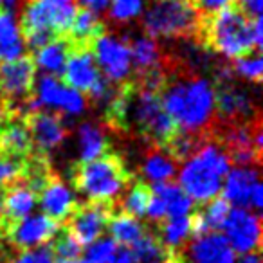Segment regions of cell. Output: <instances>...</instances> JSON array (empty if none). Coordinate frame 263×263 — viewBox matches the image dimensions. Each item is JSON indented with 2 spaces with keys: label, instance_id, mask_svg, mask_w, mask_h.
Wrapping results in <instances>:
<instances>
[{
  "label": "cell",
  "instance_id": "obj_1",
  "mask_svg": "<svg viewBox=\"0 0 263 263\" xmlns=\"http://www.w3.org/2000/svg\"><path fill=\"white\" fill-rule=\"evenodd\" d=\"M261 18H247L236 6L211 15L198 16L193 42L204 51H213L227 58H243L261 51Z\"/></svg>",
  "mask_w": 263,
  "mask_h": 263
},
{
  "label": "cell",
  "instance_id": "obj_2",
  "mask_svg": "<svg viewBox=\"0 0 263 263\" xmlns=\"http://www.w3.org/2000/svg\"><path fill=\"white\" fill-rule=\"evenodd\" d=\"M20 34L31 51H40L65 36L76 15L78 0H16Z\"/></svg>",
  "mask_w": 263,
  "mask_h": 263
},
{
  "label": "cell",
  "instance_id": "obj_3",
  "mask_svg": "<svg viewBox=\"0 0 263 263\" xmlns=\"http://www.w3.org/2000/svg\"><path fill=\"white\" fill-rule=\"evenodd\" d=\"M134 180L124 159L112 150L70 168V184L88 200H116Z\"/></svg>",
  "mask_w": 263,
  "mask_h": 263
},
{
  "label": "cell",
  "instance_id": "obj_4",
  "mask_svg": "<svg viewBox=\"0 0 263 263\" xmlns=\"http://www.w3.org/2000/svg\"><path fill=\"white\" fill-rule=\"evenodd\" d=\"M229 172V159L218 143L209 139L180 172V184L184 193L197 202L215 198L222 191V177Z\"/></svg>",
  "mask_w": 263,
  "mask_h": 263
},
{
  "label": "cell",
  "instance_id": "obj_5",
  "mask_svg": "<svg viewBox=\"0 0 263 263\" xmlns=\"http://www.w3.org/2000/svg\"><path fill=\"white\" fill-rule=\"evenodd\" d=\"M146 36L193 40L197 34L198 15L190 0H146V8L139 18Z\"/></svg>",
  "mask_w": 263,
  "mask_h": 263
},
{
  "label": "cell",
  "instance_id": "obj_6",
  "mask_svg": "<svg viewBox=\"0 0 263 263\" xmlns=\"http://www.w3.org/2000/svg\"><path fill=\"white\" fill-rule=\"evenodd\" d=\"M36 63L33 54H22L11 62L0 63V92L6 101V110L18 116L40 108L34 94Z\"/></svg>",
  "mask_w": 263,
  "mask_h": 263
},
{
  "label": "cell",
  "instance_id": "obj_7",
  "mask_svg": "<svg viewBox=\"0 0 263 263\" xmlns=\"http://www.w3.org/2000/svg\"><path fill=\"white\" fill-rule=\"evenodd\" d=\"M117 213L116 200H85L76 202L72 213L62 223L80 245H90L101 238L108 222Z\"/></svg>",
  "mask_w": 263,
  "mask_h": 263
},
{
  "label": "cell",
  "instance_id": "obj_8",
  "mask_svg": "<svg viewBox=\"0 0 263 263\" xmlns=\"http://www.w3.org/2000/svg\"><path fill=\"white\" fill-rule=\"evenodd\" d=\"M96 65L105 72V78L114 85H119L132 76V60L126 38L119 33L105 31L90 45Z\"/></svg>",
  "mask_w": 263,
  "mask_h": 263
},
{
  "label": "cell",
  "instance_id": "obj_9",
  "mask_svg": "<svg viewBox=\"0 0 263 263\" xmlns=\"http://www.w3.org/2000/svg\"><path fill=\"white\" fill-rule=\"evenodd\" d=\"M226 240L240 254L261 251V216L243 208H234L229 211L226 223Z\"/></svg>",
  "mask_w": 263,
  "mask_h": 263
},
{
  "label": "cell",
  "instance_id": "obj_10",
  "mask_svg": "<svg viewBox=\"0 0 263 263\" xmlns=\"http://www.w3.org/2000/svg\"><path fill=\"white\" fill-rule=\"evenodd\" d=\"M62 80L63 85H69L76 92L85 94V98L98 87L99 81L103 80V76L101 70L96 65L90 45L69 44V54H67V63L65 70L62 74Z\"/></svg>",
  "mask_w": 263,
  "mask_h": 263
},
{
  "label": "cell",
  "instance_id": "obj_11",
  "mask_svg": "<svg viewBox=\"0 0 263 263\" xmlns=\"http://www.w3.org/2000/svg\"><path fill=\"white\" fill-rule=\"evenodd\" d=\"M24 119L29 128L34 154H42L49 157V154L54 148H58L69 136V130L65 128L62 114L47 112L40 106L33 112L26 114Z\"/></svg>",
  "mask_w": 263,
  "mask_h": 263
},
{
  "label": "cell",
  "instance_id": "obj_12",
  "mask_svg": "<svg viewBox=\"0 0 263 263\" xmlns=\"http://www.w3.org/2000/svg\"><path fill=\"white\" fill-rule=\"evenodd\" d=\"M60 226L47 218L45 215L36 216H26L24 220L16 222L11 229L6 233L4 240L15 252L31 251V249L47 245L56 234Z\"/></svg>",
  "mask_w": 263,
  "mask_h": 263
},
{
  "label": "cell",
  "instance_id": "obj_13",
  "mask_svg": "<svg viewBox=\"0 0 263 263\" xmlns=\"http://www.w3.org/2000/svg\"><path fill=\"white\" fill-rule=\"evenodd\" d=\"M180 263H234V252L220 233L191 236L175 252Z\"/></svg>",
  "mask_w": 263,
  "mask_h": 263
},
{
  "label": "cell",
  "instance_id": "obj_14",
  "mask_svg": "<svg viewBox=\"0 0 263 263\" xmlns=\"http://www.w3.org/2000/svg\"><path fill=\"white\" fill-rule=\"evenodd\" d=\"M33 154L29 128L24 116L8 112L0 117V155L15 159H27Z\"/></svg>",
  "mask_w": 263,
  "mask_h": 263
},
{
  "label": "cell",
  "instance_id": "obj_15",
  "mask_svg": "<svg viewBox=\"0 0 263 263\" xmlns=\"http://www.w3.org/2000/svg\"><path fill=\"white\" fill-rule=\"evenodd\" d=\"M34 94L42 105L56 106L67 114H81L88 105L83 94L69 88L62 83V80L49 76V74L40 78L38 87L34 88Z\"/></svg>",
  "mask_w": 263,
  "mask_h": 263
},
{
  "label": "cell",
  "instance_id": "obj_16",
  "mask_svg": "<svg viewBox=\"0 0 263 263\" xmlns=\"http://www.w3.org/2000/svg\"><path fill=\"white\" fill-rule=\"evenodd\" d=\"M40 208L44 211V215L47 218H51L52 222H56L58 226H62L67 220V216L72 213L76 200H74L72 193L69 191V187L62 182L58 173L51 177V180L47 182V186L42 190L40 197Z\"/></svg>",
  "mask_w": 263,
  "mask_h": 263
},
{
  "label": "cell",
  "instance_id": "obj_17",
  "mask_svg": "<svg viewBox=\"0 0 263 263\" xmlns=\"http://www.w3.org/2000/svg\"><path fill=\"white\" fill-rule=\"evenodd\" d=\"M124 38L130 49V60L134 62V74H148L162 69L166 51L157 40L146 34H139L136 38L124 34Z\"/></svg>",
  "mask_w": 263,
  "mask_h": 263
},
{
  "label": "cell",
  "instance_id": "obj_18",
  "mask_svg": "<svg viewBox=\"0 0 263 263\" xmlns=\"http://www.w3.org/2000/svg\"><path fill=\"white\" fill-rule=\"evenodd\" d=\"M106 31V26L98 13L90 11L87 8H78L76 15L72 18L69 31L65 33V40L70 45H92V42L101 36Z\"/></svg>",
  "mask_w": 263,
  "mask_h": 263
},
{
  "label": "cell",
  "instance_id": "obj_19",
  "mask_svg": "<svg viewBox=\"0 0 263 263\" xmlns=\"http://www.w3.org/2000/svg\"><path fill=\"white\" fill-rule=\"evenodd\" d=\"M259 184L258 170L254 168H234L229 172V177L223 186L222 197L227 202H233L238 205H251L252 190Z\"/></svg>",
  "mask_w": 263,
  "mask_h": 263
},
{
  "label": "cell",
  "instance_id": "obj_20",
  "mask_svg": "<svg viewBox=\"0 0 263 263\" xmlns=\"http://www.w3.org/2000/svg\"><path fill=\"white\" fill-rule=\"evenodd\" d=\"M24 38L9 9H0V63L11 62L24 52Z\"/></svg>",
  "mask_w": 263,
  "mask_h": 263
},
{
  "label": "cell",
  "instance_id": "obj_21",
  "mask_svg": "<svg viewBox=\"0 0 263 263\" xmlns=\"http://www.w3.org/2000/svg\"><path fill=\"white\" fill-rule=\"evenodd\" d=\"M143 173L150 180L157 182H173L177 175L179 164L172 157L164 154L161 148L144 146V159H143Z\"/></svg>",
  "mask_w": 263,
  "mask_h": 263
},
{
  "label": "cell",
  "instance_id": "obj_22",
  "mask_svg": "<svg viewBox=\"0 0 263 263\" xmlns=\"http://www.w3.org/2000/svg\"><path fill=\"white\" fill-rule=\"evenodd\" d=\"M152 187V193L162 200L168 213V218H177V216H186L193 209L191 198L184 193V190L177 182H157Z\"/></svg>",
  "mask_w": 263,
  "mask_h": 263
},
{
  "label": "cell",
  "instance_id": "obj_23",
  "mask_svg": "<svg viewBox=\"0 0 263 263\" xmlns=\"http://www.w3.org/2000/svg\"><path fill=\"white\" fill-rule=\"evenodd\" d=\"M154 233L157 234L159 241L168 249L170 252H177L186 240L191 236V220L190 215L177 216V218H166L164 222L154 226Z\"/></svg>",
  "mask_w": 263,
  "mask_h": 263
},
{
  "label": "cell",
  "instance_id": "obj_24",
  "mask_svg": "<svg viewBox=\"0 0 263 263\" xmlns=\"http://www.w3.org/2000/svg\"><path fill=\"white\" fill-rule=\"evenodd\" d=\"M152 187L144 180L136 179L126 187V193L121 198H116V205L121 213L134 216V218H143L146 215L148 204L152 200Z\"/></svg>",
  "mask_w": 263,
  "mask_h": 263
},
{
  "label": "cell",
  "instance_id": "obj_25",
  "mask_svg": "<svg viewBox=\"0 0 263 263\" xmlns=\"http://www.w3.org/2000/svg\"><path fill=\"white\" fill-rule=\"evenodd\" d=\"M67 54H69V44L65 38H58V40L51 42L49 45L42 47L40 51L34 52V63L36 67L44 69L45 72H49V76H60L62 78L63 70H65L67 63Z\"/></svg>",
  "mask_w": 263,
  "mask_h": 263
},
{
  "label": "cell",
  "instance_id": "obj_26",
  "mask_svg": "<svg viewBox=\"0 0 263 263\" xmlns=\"http://www.w3.org/2000/svg\"><path fill=\"white\" fill-rule=\"evenodd\" d=\"M108 229L110 234H112V240L116 243L124 245V247H132V245L146 233L148 226H144L141 220L119 211L108 222Z\"/></svg>",
  "mask_w": 263,
  "mask_h": 263
},
{
  "label": "cell",
  "instance_id": "obj_27",
  "mask_svg": "<svg viewBox=\"0 0 263 263\" xmlns=\"http://www.w3.org/2000/svg\"><path fill=\"white\" fill-rule=\"evenodd\" d=\"M78 134H80V146H81L80 162H88L110 150V143L106 139V134L101 126H96L94 123H88L87 121V123L80 124Z\"/></svg>",
  "mask_w": 263,
  "mask_h": 263
},
{
  "label": "cell",
  "instance_id": "obj_28",
  "mask_svg": "<svg viewBox=\"0 0 263 263\" xmlns=\"http://www.w3.org/2000/svg\"><path fill=\"white\" fill-rule=\"evenodd\" d=\"M200 215L202 222H204L208 233H218L226 223V218L231 211V205L222 195H216L215 198L204 202L200 209H197Z\"/></svg>",
  "mask_w": 263,
  "mask_h": 263
},
{
  "label": "cell",
  "instance_id": "obj_29",
  "mask_svg": "<svg viewBox=\"0 0 263 263\" xmlns=\"http://www.w3.org/2000/svg\"><path fill=\"white\" fill-rule=\"evenodd\" d=\"M49 249L52 252V258L56 259H69V261H78L83 254V247L80 245V241L65 229L60 227L56 231V234L52 236V240L49 241Z\"/></svg>",
  "mask_w": 263,
  "mask_h": 263
},
{
  "label": "cell",
  "instance_id": "obj_30",
  "mask_svg": "<svg viewBox=\"0 0 263 263\" xmlns=\"http://www.w3.org/2000/svg\"><path fill=\"white\" fill-rule=\"evenodd\" d=\"M231 63V69H233L234 76H241L243 80H247L249 83L259 85L261 83V65L263 60L259 52H252L243 58H236Z\"/></svg>",
  "mask_w": 263,
  "mask_h": 263
},
{
  "label": "cell",
  "instance_id": "obj_31",
  "mask_svg": "<svg viewBox=\"0 0 263 263\" xmlns=\"http://www.w3.org/2000/svg\"><path fill=\"white\" fill-rule=\"evenodd\" d=\"M143 8V0H114L108 11V20L114 26H123L136 18Z\"/></svg>",
  "mask_w": 263,
  "mask_h": 263
},
{
  "label": "cell",
  "instance_id": "obj_32",
  "mask_svg": "<svg viewBox=\"0 0 263 263\" xmlns=\"http://www.w3.org/2000/svg\"><path fill=\"white\" fill-rule=\"evenodd\" d=\"M24 161L26 159H15V157L0 155V187H11L20 184Z\"/></svg>",
  "mask_w": 263,
  "mask_h": 263
},
{
  "label": "cell",
  "instance_id": "obj_33",
  "mask_svg": "<svg viewBox=\"0 0 263 263\" xmlns=\"http://www.w3.org/2000/svg\"><path fill=\"white\" fill-rule=\"evenodd\" d=\"M116 249H117V243L112 238H99L94 243L88 245L87 259L94 263H112Z\"/></svg>",
  "mask_w": 263,
  "mask_h": 263
},
{
  "label": "cell",
  "instance_id": "obj_34",
  "mask_svg": "<svg viewBox=\"0 0 263 263\" xmlns=\"http://www.w3.org/2000/svg\"><path fill=\"white\" fill-rule=\"evenodd\" d=\"M8 263H54V258H52V252L47 243L42 247L31 249V251L15 252L8 259Z\"/></svg>",
  "mask_w": 263,
  "mask_h": 263
},
{
  "label": "cell",
  "instance_id": "obj_35",
  "mask_svg": "<svg viewBox=\"0 0 263 263\" xmlns=\"http://www.w3.org/2000/svg\"><path fill=\"white\" fill-rule=\"evenodd\" d=\"M190 2L198 16L211 15V13L222 11V9L236 4V0H190Z\"/></svg>",
  "mask_w": 263,
  "mask_h": 263
},
{
  "label": "cell",
  "instance_id": "obj_36",
  "mask_svg": "<svg viewBox=\"0 0 263 263\" xmlns=\"http://www.w3.org/2000/svg\"><path fill=\"white\" fill-rule=\"evenodd\" d=\"M146 215L154 226H157V223L164 222V220L168 218V213H166L164 204H162L161 198L155 197V195H152V200H150V204H148Z\"/></svg>",
  "mask_w": 263,
  "mask_h": 263
},
{
  "label": "cell",
  "instance_id": "obj_37",
  "mask_svg": "<svg viewBox=\"0 0 263 263\" xmlns=\"http://www.w3.org/2000/svg\"><path fill=\"white\" fill-rule=\"evenodd\" d=\"M261 4L263 0H236V8L243 13L247 18H261Z\"/></svg>",
  "mask_w": 263,
  "mask_h": 263
},
{
  "label": "cell",
  "instance_id": "obj_38",
  "mask_svg": "<svg viewBox=\"0 0 263 263\" xmlns=\"http://www.w3.org/2000/svg\"><path fill=\"white\" fill-rule=\"evenodd\" d=\"M112 263H134V256H132L130 247L119 245V247L116 249V254H114Z\"/></svg>",
  "mask_w": 263,
  "mask_h": 263
},
{
  "label": "cell",
  "instance_id": "obj_39",
  "mask_svg": "<svg viewBox=\"0 0 263 263\" xmlns=\"http://www.w3.org/2000/svg\"><path fill=\"white\" fill-rule=\"evenodd\" d=\"M80 4H83V8L90 9L94 13H99V11H105L108 8V2L110 0H78Z\"/></svg>",
  "mask_w": 263,
  "mask_h": 263
},
{
  "label": "cell",
  "instance_id": "obj_40",
  "mask_svg": "<svg viewBox=\"0 0 263 263\" xmlns=\"http://www.w3.org/2000/svg\"><path fill=\"white\" fill-rule=\"evenodd\" d=\"M261 193H263V187H261V184H256V187H254V190H252V195H251V205L256 209V211H258V209L263 205Z\"/></svg>",
  "mask_w": 263,
  "mask_h": 263
},
{
  "label": "cell",
  "instance_id": "obj_41",
  "mask_svg": "<svg viewBox=\"0 0 263 263\" xmlns=\"http://www.w3.org/2000/svg\"><path fill=\"white\" fill-rule=\"evenodd\" d=\"M259 252H261V251H254V252H249V254H245L243 259H241V263H261Z\"/></svg>",
  "mask_w": 263,
  "mask_h": 263
},
{
  "label": "cell",
  "instance_id": "obj_42",
  "mask_svg": "<svg viewBox=\"0 0 263 263\" xmlns=\"http://www.w3.org/2000/svg\"><path fill=\"white\" fill-rule=\"evenodd\" d=\"M4 200H6V187H0V226L4 220Z\"/></svg>",
  "mask_w": 263,
  "mask_h": 263
},
{
  "label": "cell",
  "instance_id": "obj_43",
  "mask_svg": "<svg viewBox=\"0 0 263 263\" xmlns=\"http://www.w3.org/2000/svg\"><path fill=\"white\" fill-rule=\"evenodd\" d=\"M4 114H6V101L2 98V92H0V117L4 116Z\"/></svg>",
  "mask_w": 263,
  "mask_h": 263
},
{
  "label": "cell",
  "instance_id": "obj_44",
  "mask_svg": "<svg viewBox=\"0 0 263 263\" xmlns=\"http://www.w3.org/2000/svg\"><path fill=\"white\" fill-rule=\"evenodd\" d=\"M56 263H78V261H69V259H56Z\"/></svg>",
  "mask_w": 263,
  "mask_h": 263
},
{
  "label": "cell",
  "instance_id": "obj_45",
  "mask_svg": "<svg viewBox=\"0 0 263 263\" xmlns=\"http://www.w3.org/2000/svg\"><path fill=\"white\" fill-rule=\"evenodd\" d=\"M2 4H4V0H0V9H2Z\"/></svg>",
  "mask_w": 263,
  "mask_h": 263
},
{
  "label": "cell",
  "instance_id": "obj_46",
  "mask_svg": "<svg viewBox=\"0 0 263 263\" xmlns=\"http://www.w3.org/2000/svg\"><path fill=\"white\" fill-rule=\"evenodd\" d=\"M81 263H94V261H88V259H85V261H81Z\"/></svg>",
  "mask_w": 263,
  "mask_h": 263
}]
</instances>
